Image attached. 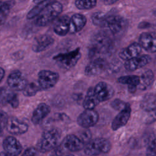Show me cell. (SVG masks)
I'll list each match as a JSON object with an SVG mask.
<instances>
[{
  "label": "cell",
  "instance_id": "4316f807",
  "mask_svg": "<svg viewBox=\"0 0 156 156\" xmlns=\"http://www.w3.org/2000/svg\"><path fill=\"white\" fill-rule=\"evenodd\" d=\"M108 15L103 12H96L93 13L91 16V20L94 25L104 27H107V19Z\"/></svg>",
  "mask_w": 156,
  "mask_h": 156
},
{
  "label": "cell",
  "instance_id": "ba28073f",
  "mask_svg": "<svg viewBox=\"0 0 156 156\" xmlns=\"http://www.w3.org/2000/svg\"><path fill=\"white\" fill-rule=\"evenodd\" d=\"M94 94L99 102L108 101L115 93L113 87L105 82H99L93 88Z\"/></svg>",
  "mask_w": 156,
  "mask_h": 156
},
{
  "label": "cell",
  "instance_id": "7402d4cb",
  "mask_svg": "<svg viewBox=\"0 0 156 156\" xmlns=\"http://www.w3.org/2000/svg\"><path fill=\"white\" fill-rule=\"evenodd\" d=\"M51 112L50 107L46 103L42 102L37 105L32 113L31 121L34 124H38L49 115Z\"/></svg>",
  "mask_w": 156,
  "mask_h": 156
},
{
  "label": "cell",
  "instance_id": "4dcf8cb0",
  "mask_svg": "<svg viewBox=\"0 0 156 156\" xmlns=\"http://www.w3.org/2000/svg\"><path fill=\"white\" fill-rule=\"evenodd\" d=\"M10 3L7 2L0 4V26L6 21L10 11Z\"/></svg>",
  "mask_w": 156,
  "mask_h": 156
},
{
  "label": "cell",
  "instance_id": "b9f144b4",
  "mask_svg": "<svg viewBox=\"0 0 156 156\" xmlns=\"http://www.w3.org/2000/svg\"><path fill=\"white\" fill-rule=\"evenodd\" d=\"M104 2H105V3H108V4H113V3H115V2H116V1H105Z\"/></svg>",
  "mask_w": 156,
  "mask_h": 156
},
{
  "label": "cell",
  "instance_id": "e0dca14e",
  "mask_svg": "<svg viewBox=\"0 0 156 156\" xmlns=\"http://www.w3.org/2000/svg\"><path fill=\"white\" fill-rule=\"evenodd\" d=\"M62 146L70 152H77L84 148L85 144L78 136L69 134L66 136L63 139Z\"/></svg>",
  "mask_w": 156,
  "mask_h": 156
},
{
  "label": "cell",
  "instance_id": "8fae6325",
  "mask_svg": "<svg viewBox=\"0 0 156 156\" xmlns=\"http://www.w3.org/2000/svg\"><path fill=\"white\" fill-rule=\"evenodd\" d=\"M107 62L104 58L99 57L93 59L85 67V74L88 76H96L101 73L107 67Z\"/></svg>",
  "mask_w": 156,
  "mask_h": 156
},
{
  "label": "cell",
  "instance_id": "2e32d148",
  "mask_svg": "<svg viewBox=\"0 0 156 156\" xmlns=\"http://www.w3.org/2000/svg\"><path fill=\"white\" fill-rule=\"evenodd\" d=\"M28 125L16 118L8 119L5 129L11 134L21 135L26 133L28 130Z\"/></svg>",
  "mask_w": 156,
  "mask_h": 156
},
{
  "label": "cell",
  "instance_id": "ac0fdd59",
  "mask_svg": "<svg viewBox=\"0 0 156 156\" xmlns=\"http://www.w3.org/2000/svg\"><path fill=\"white\" fill-rule=\"evenodd\" d=\"M54 42V38L50 35L43 34L37 37L32 46L35 52H41L48 49Z\"/></svg>",
  "mask_w": 156,
  "mask_h": 156
},
{
  "label": "cell",
  "instance_id": "277c9868",
  "mask_svg": "<svg viewBox=\"0 0 156 156\" xmlns=\"http://www.w3.org/2000/svg\"><path fill=\"white\" fill-rule=\"evenodd\" d=\"M81 57V52L79 48L71 51L61 53L54 57V60L62 68L69 69L74 66Z\"/></svg>",
  "mask_w": 156,
  "mask_h": 156
},
{
  "label": "cell",
  "instance_id": "7bdbcfd3",
  "mask_svg": "<svg viewBox=\"0 0 156 156\" xmlns=\"http://www.w3.org/2000/svg\"><path fill=\"white\" fill-rule=\"evenodd\" d=\"M67 156H74V155H73V154H69V155H68Z\"/></svg>",
  "mask_w": 156,
  "mask_h": 156
},
{
  "label": "cell",
  "instance_id": "7a4b0ae2",
  "mask_svg": "<svg viewBox=\"0 0 156 156\" xmlns=\"http://www.w3.org/2000/svg\"><path fill=\"white\" fill-rule=\"evenodd\" d=\"M60 138V132L58 129H51L44 131L37 144V150L41 152H46L54 150Z\"/></svg>",
  "mask_w": 156,
  "mask_h": 156
},
{
  "label": "cell",
  "instance_id": "5b68a950",
  "mask_svg": "<svg viewBox=\"0 0 156 156\" xmlns=\"http://www.w3.org/2000/svg\"><path fill=\"white\" fill-rule=\"evenodd\" d=\"M110 46L111 40L108 35L102 33L97 34L92 39V46L90 49L89 55L93 57L98 53L107 52Z\"/></svg>",
  "mask_w": 156,
  "mask_h": 156
},
{
  "label": "cell",
  "instance_id": "ffe728a7",
  "mask_svg": "<svg viewBox=\"0 0 156 156\" xmlns=\"http://www.w3.org/2000/svg\"><path fill=\"white\" fill-rule=\"evenodd\" d=\"M141 47L138 43L134 42L127 47L123 48L119 53V57L122 60L127 61L140 55Z\"/></svg>",
  "mask_w": 156,
  "mask_h": 156
},
{
  "label": "cell",
  "instance_id": "9c48e42d",
  "mask_svg": "<svg viewBox=\"0 0 156 156\" xmlns=\"http://www.w3.org/2000/svg\"><path fill=\"white\" fill-rule=\"evenodd\" d=\"M7 82L9 87L15 91H23L28 83L19 70L12 71L7 77Z\"/></svg>",
  "mask_w": 156,
  "mask_h": 156
},
{
  "label": "cell",
  "instance_id": "f35d334b",
  "mask_svg": "<svg viewBox=\"0 0 156 156\" xmlns=\"http://www.w3.org/2000/svg\"><path fill=\"white\" fill-rule=\"evenodd\" d=\"M150 26V23H147V22H145V21H143V22H141V23L139 24L138 25V27L140 28H147L148 27Z\"/></svg>",
  "mask_w": 156,
  "mask_h": 156
},
{
  "label": "cell",
  "instance_id": "7c38bea8",
  "mask_svg": "<svg viewBox=\"0 0 156 156\" xmlns=\"http://www.w3.org/2000/svg\"><path fill=\"white\" fill-rule=\"evenodd\" d=\"M5 152L10 156H17L22 151V146L20 141L14 136H8L2 143Z\"/></svg>",
  "mask_w": 156,
  "mask_h": 156
},
{
  "label": "cell",
  "instance_id": "60d3db41",
  "mask_svg": "<svg viewBox=\"0 0 156 156\" xmlns=\"http://www.w3.org/2000/svg\"><path fill=\"white\" fill-rule=\"evenodd\" d=\"M0 156H10V155L5 152H1L0 154Z\"/></svg>",
  "mask_w": 156,
  "mask_h": 156
},
{
  "label": "cell",
  "instance_id": "d590c367",
  "mask_svg": "<svg viewBox=\"0 0 156 156\" xmlns=\"http://www.w3.org/2000/svg\"><path fill=\"white\" fill-rule=\"evenodd\" d=\"M8 116L3 110H0V133H1L6 127L8 121Z\"/></svg>",
  "mask_w": 156,
  "mask_h": 156
},
{
  "label": "cell",
  "instance_id": "ab89813d",
  "mask_svg": "<svg viewBox=\"0 0 156 156\" xmlns=\"http://www.w3.org/2000/svg\"><path fill=\"white\" fill-rule=\"evenodd\" d=\"M4 75H5V71H4V69L0 67V82L3 79V78L4 77Z\"/></svg>",
  "mask_w": 156,
  "mask_h": 156
},
{
  "label": "cell",
  "instance_id": "6da1fadb",
  "mask_svg": "<svg viewBox=\"0 0 156 156\" xmlns=\"http://www.w3.org/2000/svg\"><path fill=\"white\" fill-rule=\"evenodd\" d=\"M63 5L58 1H51L36 18L35 24L45 26L57 19L62 12Z\"/></svg>",
  "mask_w": 156,
  "mask_h": 156
},
{
  "label": "cell",
  "instance_id": "d6a6232c",
  "mask_svg": "<svg viewBox=\"0 0 156 156\" xmlns=\"http://www.w3.org/2000/svg\"><path fill=\"white\" fill-rule=\"evenodd\" d=\"M146 156H156V135H152L149 140Z\"/></svg>",
  "mask_w": 156,
  "mask_h": 156
},
{
  "label": "cell",
  "instance_id": "30bf717a",
  "mask_svg": "<svg viewBox=\"0 0 156 156\" xmlns=\"http://www.w3.org/2000/svg\"><path fill=\"white\" fill-rule=\"evenodd\" d=\"M138 43L141 48H143L147 52H156V32H143L139 37Z\"/></svg>",
  "mask_w": 156,
  "mask_h": 156
},
{
  "label": "cell",
  "instance_id": "603a6c76",
  "mask_svg": "<svg viewBox=\"0 0 156 156\" xmlns=\"http://www.w3.org/2000/svg\"><path fill=\"white\" fill-rule=\"evenodd\" d=\"M87 18L80 13H75L70 18L69 32L74 34L80 31L86 25Z\"/></svg>",
  "mask_w": 156,
  "mask_h": 156
},
{
  "label": "cell",
  "instance_id": "484cf974",
  "mask_svg": "<svg viewBox=\"0 0 156 156\" xmlns=\"http://www.w3.org/2000/svg\"><path fill=\"white\" fill-rule=\"evenodd\" d=\"M140 107L146 112H149L156 108V94H146L141 100Z\"/></svg>",
  "mask_w": 156,
  "mask_h": 156
},
{
  "label": "cell",
  "instance_id": "74e56055",
  "mask_svg": "<svg viewBox=\"0 0 156 156\" xmlns=\"http://www.w3.org/2000/svg\"><path fill=\"white\" fill-rule=\"evenodd\" d=\"M62 147H56L54 149V152L53 154V156H62Z\"/></svg>",
  "mask_w": 156,
  "mask_h": 156
},
{
  "label": "cell",
  "instance_id": "e575fe53",
  "mask_svg": "<svg viewBox=\"0 0 156 156\" xmlns=\"http://www.w3.org/2000/svg\"><path fill=\"white\" fill-rule=\"evenodd\" d=\"M155 121H156V108L147 112L144 118V122L146 124H150Z\"/></svg>",
  "mask_w": 156,
  "mask_h": 156
},
{
  "label": "cell",
  "instance_id": "f546056e",
  "mask_svg": "<svg viewBox=\"0 0 156 156\" xmlns=\"http://www.w3.org/2000/svg\"><path fill=\"white\" fill-rule=\"evenodd\" d=\"M41 90L38 83L31 82L27 83L25 88L23 90V94L26 97H32L35 96L39 91Z\"/></svg>",
  "mask_w": 156,
  "mask_h": 156
},
{
  "label": "cell",
  "instance_id": "1f68e13d",
  "mask_svg": "<svg viewBox=\"0 0 156 156\" xmlns=\"http://www.w3.org/2000/svg\"><path fill=\"white\" fill-rule=\"evenodd\" d=\"M97 4L96 1L78 0L74 2L75 6L80 10H89L94 8Z\"/></svg>",
  "mask_w": 156,
  "mask_h": 156
},
{
  "label": "cell",
  "instance_id": "8992f818",
  "mask_svg": "<svg viewBox=\"0 0 156 156\" xmlns=\"http://www.w3.org/2000/svg\"><path fill=\"white\" fill-rule=\"evenodd\" d=\"M59 74L51 70L43 69L38 73V85L41 90L51 88L57 83Z\"/></svg>",
  "mask_w": 156,
  "mask_h": 156
},
{
  "label": "cell",
  "instance_id": "5bb4252c",
  "mask_svg": "<svg viewBox=\"0 0 156 156\" xmlns=\"http://www.w3.org/2000/svg\"><path fill=\"white\" fill-rule=\"evenodd\" d=\"M131 115V108L129 103H127L126 107L120 111L115 117L112 122V129L113 130H117L124 126L130 119Z\"/></svg>",
  "mask_w": 156,
  "mask_h": 156
},
{
  "label": "cell",
  "instance_id": "83f0119b",
  "mask_svg": "<svg viewBox=\"0 0 156 156\" xmlns=\"http://www.w3.org/2000/svg\"><path fill=\"white\" fill-rule=\"evenodd\" d=\"M51 2V1H41L36 4L27 14L26 18L28 20H32L34 18H37L44 8Z\"/></svg>",
  "mask_w": 156,
  "mask_h": 156
},
{
  "label": "cell",
  "instance_id": "836d02e7",
  "mask_svg": "<svg viewBox=\"0 0 156 156\" xmlns=\"http://www.w3.org/2000/svg\"><path fill=\"white\" fill-rule=\"evenodd\" d=\"M126 105H127L126 102H125L124 101L119 99H114L110 104L111 107L113 109L118 111H121L122 110H123L126 107Z\"/></svg>",
  "mask_w": 156,
  "mask_h": 156
},
{
  "label": "cell",
  "instance_id": "cb8c5ba5",
  "mask_svg": "<svg viewBox=\"0 0 156 156\" xmlns=\"http://www.w3.org/2000/svg\"><path fill=\"white\" fill-rule=\"evenodd\" d=\"M154 80V75L151 70L144 71L140 76V83L137 88L141 90H146L150 87Z\"/></svg>",
  "mask_w": 156,
  "mask_h": 156
},
{
  "label": "cell",
  "instance_id": "4fadbf2b",
  "mask_svg": "<svg viewBox=\"0 0 156 156\" xmlns=\"http://www.w3.org/2000/svg\"><path fill=\"white\" fill-rule=\"evenodd\" d=\"M151 60V57L149 55H140L126 61L124 68L127 71H134L138 69L145 66Z\"/></svg>",
  "mask_w": 156,
  "mask_h": 156
},
{
  "label": "cell",
  "instance_id": "3957f363",
  "mask_svg": "<svg viewBox=\"0 0 156 156\" xmlns=\"http://www.w3.org/2000/svg\"><path fill=\"white\" fill-rule=\"evenodd\" d=\"M111 149L109 140L104 138H97L91 140L84 147L85 154L90 156H97L100 154H106Z\"/></svg>",
  "mask_w": 156,
  "mask_h": 156
},
{
  "label": "cell",
  "instance_id": "9a60e30c",
  "mask_svg": "<svg viewBox=\"0 0 156 156\" xmlns=\"http://www.w3.org/2000/svg\"><path fill=\"white\" fill-rule=\"evenodd\" d=\"M127 25L126 20L119 15H108L107 27L113 34H118L122 32Z\"/></svg>",
  "mask_w": 156,
  "mask_h": 156
},
{
  "label": "cell",
  "instance_id": "d6986e66",
  "mask_svg": "<svg viewBox=\"0 0 156 156\" xmlns=\"http://www.w3.org/2000/svg\"><path fill=\"white\" fill-rule=\"evenodd\" d=\"M70 18L67 15L58 17L55 21L53 29L54 32L59 36H65L69 32Z\"/></svg>",
  "mask_w": 156,
  "mask_h": 156
},
{
  "label": "cell",
  "instance_id": "52a82bcc",
  "mask_svg": "<svg viewBox=\"0 0 156 156\" xmlns=\"http://www.w3.org/2000/svg\"><path fill=\"white\" fill-rule=\"evenodd\" d=\"M99 120V114L94 109L85 110L77 117V124L82 127L88 129L94 126Z\"/></svg>",
  "mask_w": 156,
  "mask_h": 156
},
{
  "label": "cell",
  "instance_id": "f1b7e54d",
  "mask_svg": "<svg viewBox=\"0 0 156 156\" xmlns=\"http://www.w3.org/2000/svg\"><path fill=\"white\" fill-rule=\"evenodd\" d=\"M118 82L122 84H126L127 86L137 87L140 83V77L136 75H127L119 77Z\"/></svg>",
  "mask_w": 156,
  "mask_h": 156
},
{
  "label": "cell",
  "instance_id": "44dd1931",
  "mask_svg": "<svg viewBox=\"0 0 156 156\" xmlns=\"http://www.w3.org/2000/svg\"><path fill=\"white\" fill-rule=\"evenodd\" d=\"M0 103L2 104H10L13 108L19 105V99L16 93L12 91L2 87L0 88Z\"/></svg>",
  "mask_w": 156,
  "mask_h": 156
},
{
  "label": "cell",
  "instance_id": "d4e9b609",
  "mask_svg": "<svg viewBox=\"0 0 156 156\" xmlns=\"http://www.w3.org/2000/svg\"><path fill=\"white\" fill-rule=\"evenodd\" d=\"M100 102L96 99L93 91V88L90 87L87 93V94L83 101V107L85 110H93Z\"/></svg>",
  "mask_w": 156,
  "mask_h": 156
},
{
  "label": "cell",
  "instance_id": "8d00e7d4",
  "mask_svg": "<svg viewBox=\"0 0 156 156\" xmlns=\"http://www.w3.org/2000/svg\"><path fill=\"white\" fill-rule=\"evenodd\" d=\"M37 149L34 147H30L25 150L22 156H37Z\"/></svg>",
  "mask_w": 156,
  "mask_h": 156
}]
</instances>
